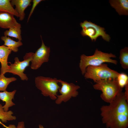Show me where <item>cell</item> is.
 <instances>
[{
	"mask_svg": "<svg viewBox=\"0 0 128 128\" xmlns=\"http://www.w3.org/2000/svg\"><path fill=\"white\" fill-rule=\"evenodd\" d=\"M95 83L94 88L102 91L100 97L106 102L110 103L122 92L123 88L119 85L116 78L100 80Z\"/></svg>",
	"mask_w": 128,
	"mask_h": 128,
	"instance_id": "3",
	"label": "cell"
},
{
	"mask_svg": "<svg viewBox=\"0 0 128 128\" xmlns=\"http://www.w3.org/2000/svg\"><path fill=\"white\" fill-rule=\"evenodd\" d=\"M14 15L7 12L0 11V27L5 29L18 25Z\"/></svg>",
	"mask_w": 128,
	"mask_h": 128,
	"instance_id": "10",
	"label": "cell"
},
{
	"mask_svg": "<svg viewBox=\"0 0 128 128\" xmlns=\"http://www.w3.org/2000/svg\"><path fill=\"white\" fill-rule=\"evenodd\" d=\"M32 0H12L10 3L13 7L15 6V9L18 14L19 20L22 21L24 19L25 14L24 11L28 6L31 5Z\"/></svg>",
	"mask_w": 128,
	"mask_h": 128,
	"instance_id": "12",
	"label": "cell"
},
{
	"mask_svg": "<svg viewBox=\"0 0 128 128\" xmlns=\"http://www.w3.org/2000/svg\"><path fill=\"white\" fill-rule=\"evenodd\" d=\"M58 81L61 86L59 90L60 95H57L55 101L56 104H60L62 102H66L72 97H76L78 95L77 90L80 88L79 86L72 83H69L60 79H58Z\"/></svg>",
	"mask_w": 128,
	"mask_h": 128,
	"instance_id": "8",
	"label": "cell"
},
{
	"mask_svg": "<svg viewBox=\"0 0 128 128\" xmlns=\"http://www.w3.org/2000/svg\"><path fill=\"white\" fill-rule=\"evenodd\" d=\"M39 128H44L43 126L41 124L39 125Z\"/></svg>",
	"mask_w": 128,
	"mask_h": 128,
	"instance_id": "24",
	"label": "cell"
},
{
	"mask_svg": "<svg viewBox=\"0 0 128 128\" xmlns=\"http://www.w3.org/2000/svg\"><path fill=\"white\" fill-rule=\"evenodd\" d=\"M119 59L122 68L124 69H128V48L126 47L122 49L120 52Z\"/></svg>",
	"mask_w": 128,
	"mask_h": 128,
	"instance_id": "19",
	"label": "cell"
},
{
	"mask_svg": "<svg viewBox=\"0 0 128 128\" xmlns=\"http://www.w3.org/2000/svg\"><path fill=\"white\" fill-rule=\"evenodd\" d=\"M12 51L4 45L0 46V62L1 64L0 74H5L8 72L9 69L7 60Z\"/></svg>",
	"mask_w": 128,
	"mask_h": 128,
	"instance_id": "11",
	"label": "cell"
},
{
	"mask_svg": "<svg viewBox=\"0 0 128 128\" xmlns=\"http://www.w3.org/2000/svg\"><path fill=\"white\" fill-rule=\"evenodd\" d=\"M109 2L119 15H128V0H110Z\"/></svg>",
	"mask_w": 128,
	"mask_h": 128,
	"instance_id": "13",
	"label": "cell"
},
{
	"mask_svg": "<svg viewBox=\"0 0 128 128\" xmlns=\"http://www.w3.org/2000/svg\"><path fill=\"white\" fill-rule=\"evenodd\" d=\"M58 79L42 76H38L35 78L36 87L41 91L45 96H49L53 100L57 98V93L60 87L58 84Z\"/></svg>",
	"mask_w": 128,
	"mask_h": 128,
	"instance_id": "5",
	"label": "cell"
},
{
	"mask_svg": "<svg viewBox=\"0 0 128 128\" xmlns=\"http://www.w3.org/2000/svg\"><path fill=\"white\" fill-rule=\"evenodd\" d=\"M34 53L32 52L27 53L23 57V60L20 61L18 58L16 57L14 59V64L9 62V69L8 72L14 75L18 76L21 80L27 81L28 78L26 75L24 73L26 68L29 66V63L32 60Z\"/></svg>",
	"mask_w": 128,
	"mask_h": 128,
	"instance_id": "7",
	"label": "cell"
},
{
	"mask_svg": "<svg viewBox=\"0 0 128 128\" xmlns=\"http://www.w3.org/2000/svg\"><path fill=\"white\" fill-rule=\"evenodd\" d=\"M128 98L122 92L108 105L101 108L103 123L108 128H127L128 126Z\"/></svg>",
	"mask_w": 128,
	"mask_h": 128,
	"instance_id": "1",
	"label": "cell"
},
{
	"mask_svg": "<svg viewBox=\"0 0 128 128\" xmlns=\"http://www.w3.org/2000/svg\"><path fill=\"white\" fill-rule=\"evenodd\" d=\"M16 128H25L24 122L23 121L19 122Z\"/></svg>",
	"mask_w": 128,
	"mask_h": 128,
	"instance_id": "23",
	"label": "cell"
},
{
	"mask_svg": "<svg viewBox=\"0 0 128 128\" xmlns=\"http://www.w3.org/2000/svg\"><path fill=\"white\" fill-rule=\"evenodd\" d=\"M16 91V90H14L11 92H8L6 91L0 92V100L5 102V104L2 106L5 111H8L9 107L15 105L12 101V100L14 99Z\"/></svg>",
	"mask_w": 128,
	"mask_h": 128,
	"instance_id": "14",
	"label": "cell"
},
{
	"mask_svg": "<svg viewBox=\"0 0 128 128\" xmlns=\"http://www.w3.org/2000/svg\"><path fill=\"white\" fill-rule=\"evenodd\" d=\"M2 105L0 104V120L3 123H6L8 121L15 120L16 117L12 115L13 112L11 110L5 111L2 107ZM0 124H2L6 128H16L15 125H10L7 126L3 123L0 120Z\"/></svg>",
	"mask_w": 128,
	"mask_h": 128,
	"instance_id": "15",
	"label": "cell"
},
{
	"mask_svg": "<svg viewBox=\"0 0 128 128\" xmlns=\"http://www.w3.org/2000/svg\"><path fill=\"white\" fill-rule=\"evenodd\" d=\"M1 39L4 41V46L15 52H17L18 50V48L23 44L21 41H15L8 37L2 36L1 37Z\"/></svg>",
	"mask_w": 128,
	"mask_h": 128,
	"instance_id": "16",
	"label": "cell"
},
{
	"mask_svg": "<svg viewBox=\"0 0 128 128\" xmlns=\"http://www.w3.org/2000/svg\"><path fill=\"white\" fill-rule=\"evenodd\" d=\"M40 36L42 41L41 46L34 53L31 61V68L33 69H38L43 63L48 62L49 60L50 47L45 45Z\"/></svg>",
	"mask_w": 128,
	"mask_h": 128,
	"instance_id": "9",
	"label": "cell"
},
{
	"mask_svg": "<svg viewBox=\"0 0 128 128\" xmlns=\"http://www.w3.org/2000/svg\"><path fill=\"white\" fill-rule=\"evenodd\" d=\"M116 57L114 54L102 52L97 48L92 55L87 56L84 54L80 56L79 65L81 73L84 75L87 67L89 66H98L106 62L116 65L117 61L111 58Z\"/></svg>",
	"mask_w": 128,
	"mask_h": 128,
	"instance_id": "2",
	"label": "cell"
},
{
	"mask_svg": "<svg viewBox=\"0 0 128 128\" xmlns=\"http://www.w3.org/2000/svg\"><path fill=\"white\" fill-rule=\"evenodd\" d=\"M21 25L19 23L16 26L12 27L4 32V36L12 37L18 39V41L22 40L21 36Z\"/></svg>",
	"mask_w": 128,
	"mask_h": 128,
	"instance_id": "17",
	"label": "cell"
},
{
	"mask_svg": "<svg viewBox=\"0 0 128 128\" xmlns=\"http://www.w3.org/2000/svg\"><path fill=\"white\" fill-rule=\"evenodd\" d=\"M43 0H32L33 2V5L32 6L30 11V13L28 15L27 19V22H28L30 18L32 15V14L37 5L41 1Z\"/></svg>",
	"mask_w": 128,
	"mask_h": 128,
	"instance_id": "22",
	"label": "cell"
},
{
	"mask_svg": "<svg viewBox=\"0 0 128 128\" xmlns=\"http://www.w3.org/2000/svg\"><path fill=\"white\" fill-rule=\"evenodd\" d=\"M0 11L7 12L17 17H19L18 14L12 5L10 0H0Z\"/></svg>",
	"mask_w": 128,
	"mask_h": 128,
	"instance_id": "18",
	"label": "cell"
},
{
	"mask_svg": "<svg viewBox=\"0 0 128 128\" xmlns=\"http://www.w3.org/2000/svg\"><path fill=\"white\" fill-rule=\"evenodd\" d=\"M16 80L17 79L15 77L6 78L4 76V74H0V91H6V88L9 84Z\"/></svg>",
	"mask_w": 128,
	"mask_h": 128,
	"instance_id": "20",
	"label": "cell"
},
{
	"mask_svg": "<svg viewBox=\"0 0 128 128\" xmlns=\"http://www.w3.org/2000/svg\"><path fill=\"white\" fill-rule=\"evenodd\" d=\"M116 79L119 85L122 88L128 84V76L125 73H119Z\"/></svg>",
	"mask_w": 128,
	"mask_h": 128,
	"instance_id": "21",
	"label": "cell"
},
{
	"mask_svg": "<svg viewBox=\"0 0 128 128\" xmlns=\"http://www.w3.org/2000/svg\"><path fill=\"white\" fill-rule=\"evenodd\" d=\"M119 73L103 63L98 66H87L84 75L86 78L91 79L96 82L101 80L116 78Z\"/></svg>",
	"mask_w": 128,
	"mask_h": 128,
	"instance_id": "4",
	"label": "cell"
},
{
	"mask_svg": "<svg viewBox=\"0 0 128 128\" xmlns=\"http://www.w3.org/2000/svg\"><path fill=\"white\" fill-rule=\"evenodd\" d=\"M82 30L81 33L83 36H88L92 41H95L100 36L106 41L109 42L110 39V35L106 33L104 28L101 27L90 21L86 20L80 23Z\"/></svg>",
	"mask_w": 128,
	"mask_h": 128,
	"instance_id": "6",
	"label": "cell"
}]
</instances>
